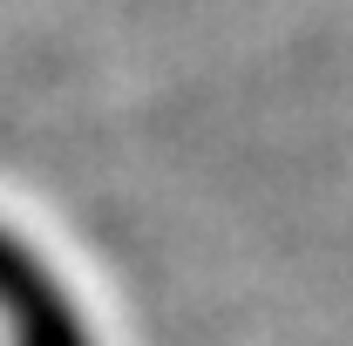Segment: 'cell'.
Wrapping results in <instances>:
<instances>
[{
    "label": "cell",
    "instance_id": "6da1fadb",
    "mask_svg": "<svg viewBox=\"0 0 353 346\" xmlns=\"http://www.w3.org/2000/svg\"><path fill=\"white\" fill-rule=\"evenodd\" d=\"M0 319H7L14 346H95L75 299L7 224H0Z\"/></svg>",
    "mask_w": 353,
    "mask_h": 346
}]
</instances>
